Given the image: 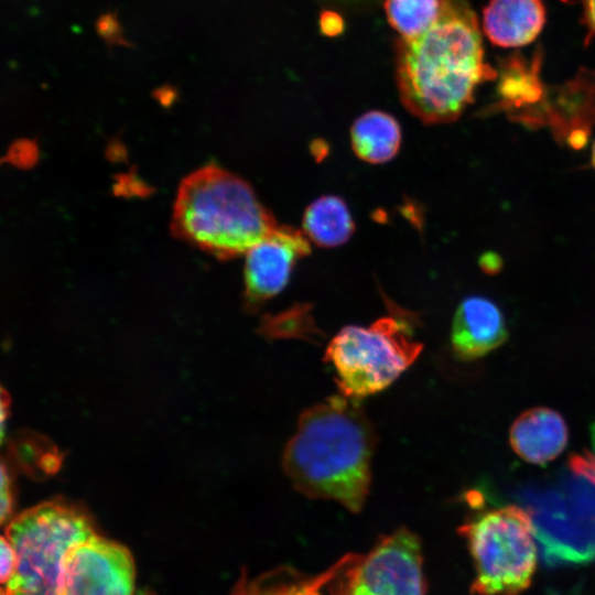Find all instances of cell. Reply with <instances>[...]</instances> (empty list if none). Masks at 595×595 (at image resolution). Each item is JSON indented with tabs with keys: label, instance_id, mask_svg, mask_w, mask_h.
Segmentation results:
<instances>
[{
	"label": "cell",
	"instance_id": "cell-11",
	"mask_svg": "<svg viewBox=\"0 0 595 595\" xmlns=\"http://www.w3.org/2000/svg\"><path fill=\"white\" fill-rule=\"evenodd\" d=\"M545 7L542 0H490L483 11V31L500 47L523 46L542 31Z\"/></svg>",
	"mask_w": 595,
	"mask_h": 595
},
{
	"label": "cell",
	"instance_id": "cell-6",
	"mask_svg": "<svg viewBox=\"0 0 595 595\" xmlns=\"http://www.w3.org/2000/svg\"><path fill=\"white\" fill-rule=\"evenodd\" d=\"M95 534L83 511L62 502L40 504L20 513L6 530L17 569L4 591L8 595H58L65 556Z\"/></svg>",
	"mask_w": 595,
	"mask_h": 595
},
{
	"label": "cell",
	"instance_id": "cell-7",
	"mask_svg": "<svg viewBox=\"0 0 595 595\" xmlns=\"http://www.w3.org/2000/svg\"><path fill=\"white\" fill-rule=\"evenodd\" d=\"M134 578L128 549L95 534L65 556L58 595H133Z\"/></svg>",
	"mask_w": 595,
	"mask_h": 595
},
{
	"label": "cell",
	"instance_id": "cell-8",
	"mask_svg": "<svg viewBox=\"0 0 595 595\" xmlns=\"http://www.w3.org/2000/svg\"><path fill=\"white\" fill-rule=\"evenodd\" d=\"M349 595H425L418 537L398 529L382 538L356 570Z\"/></svg>",
	"mask_w": 595,
	"mask_h": 595
},
{
	"label": "cell",
	"instance_id": "cell-5",
	"mask_svg": "<svg viewBox=\"0 0 595 595\" xmlns=\"http://www.w3.org/2000/svg\"><path fill=\"white\" fill-rule=\"evenodd\" d=\"M474 563L475 595H521L538 566L537 531L530 512L507 505L477 513L459 528Z\"/></svg>",
	"mask_w": 595,
	"mask_h": 595
},
{
	"label": "cell",
	"instance_id": "cell-1",
	"mask_svg": "<svg viewBox=\"0 0 595 595\" xmlns=\"http://www.w3.org/2000/svg\"><path fill=\"white\" fill-rule=\"evenodd\" d=\"M496 77L484 58L477 17L467 0H443L436 22L397 43V84L403 106L425 123L457 119L476 87Z\"/></svg>",
	"mask_w": 595,
	"mask_h": 595
},
{
	"label": "cell",
	"instance_id": "cell-4",
	"mask_svg": "<svg viewBox=\"0 0 595 595\" xmlns=\"http://www.w3.org/2000/svg\"><path fill=\"white\" fill-rule=\"evenodd\" d=\"M422 348L405 312L396 310V314L369 326H344L331 339L325 361L335 369L339 392L360 400L389 387L416 360Z\"/></svg>",
	"mask_w": 595,
	"mask_h": 595
},
{
	"label": "cell",
	"instance_id": "cell-10",
	"mask_svg": "<svg viewBox=\"0 0 595 595\" xmlns=\"http://www.w3.org/2000/svg\"><path fill=\"white\" fill-rule=\"evenodd\" d=\"M507 337L504 314L495 302L474 295L459 303L451 329L452 349L458 358L483 357L501 346Z\"/></svg>",
	"mask_w": 595,
	"mask_h": 595
},
{
	"label": "cell",
	"instance_id": "cell-14",
	"mask_svg": "<svg viewBox=\"0 0 595 595\" xmlns=\"http://www.w3.org/2000/svg\"><path fill=\"white\" fill-rule=\"evenodd\" d=\"M303 232L320 247L332 248L345 244L355 231L350 210L343 198L323 195L305 209Z\"/></svg>",
	"mask_w": 595,
	"mask_h": 595
},
{
	"label": "cell",
	"instance_id": "cell-2",
	"mask_svg": "<svg viewBox=\"0 0 595 595\" xmlns=\"http://www.w3.org/2000/svg\"><path fill=\"white\" fill-rule=\"evenodd\" d=\"M376 442L359 400L332 396L301 413L283 451V469L299 493L358 512L369 494Z\"/></svg>",
	"mask_w": 595,
	"mask_h": 595
},
{
	"label": "cell",
	"instance_id": "cell-13",
	"mask_svg": "<svg viewBox=\"0 0 595 595\" xmlns=\"http://www.w3.org/2000/svg\"><path fill=\"white\" fill-rule=\"evenodd\" d=\"M355 154L363 161L381 164L393 159L401 144V128L391 115L371 110L358 117L350 129Z\"/></svg>",
	"mask_w": 595,
	"mask_h": 595
},
{
	"label": "cell",
	"instance_id": "cell-16",
	"mask_svg": "<svg viewBox=\"0 0 595 595\" xmlns=\"http://www.w3.org/2000/svg\"><path fill=\"white\" fill-rule=\"evenodd\" d=\"M17 569V555L9 540L3 536L1 538V570L0 580L7 584Z\"/></svg>",
	"mask_w": 595,
	"mask_h": 595
},
{
	"label": "cell",
	"instance_id": "cell-21",
	"mask_svg": "<svg viewBox=\"0 0 595 595\" xmlns=\"http://www.w3.org/2000/svg\"><path fill=\"white\" fill-rule=\"evenodd\" d=\"M1 595H8V593L4 589H2Z\"/></svg>",
	"mask_w": 595,
	"mask_h": 595
},
{
	"label": "cell",
	"instance_id": "cell-15",
	"mask_svg": "<svg viewBox=\"0 0 595 595\" xmlns=\"http://www.w3.org/2000/svg\"><path fill=\"white\" fill-rule=\"evenodd\" d=\"M443 0H386L385 10L391 26L402 39H413L439 19Z\"/></svg>",
	"mask_w": 595,
	"mask_h": 595
},
{
	"label": "cell",
	"instance_id": "cell-19",
	"mask_svg": "<svg viewBox=\"0 0 595 595\" xmlns=\"http://www.w3.org/2000/svg\"><path fill=\"white\" fill-rule=\"evenodd\" d=\"M583 8V23L587 30L586 42L595 37V0H581Z\"/></svg>",
	"mask_w": 595,
	"mask_h": 595
},
{
	"label": "cell",
	"instance_id": "cell-17",
	"mask_svg": "<svg viewBox=\"0 0 595 595\" xmlns=\"http://www.w3.org/2000/svg\"><path fill=\"white\" fill-rule=\"evenodd\" d=\"M1 497H0V515H1V521L4 522L9 513L11 512L12 507V498H11V491H10V478L7 473V468L4 464H2L1 467Z\"/></svg>",
	"mask_w": 595,
	"mask_h": 595
},
{
	"label": "cell",
	"instance_id": "cell-18",
	"mask_svg": "<svg viewBox=\"0 0 595 595\" xmlns=\"http://www.w3.org/2000/svg\"><path fill=\"white\" fill-rule=\"evenodd\" d=\"M321 30L326 35H336L343 30V20L342 18L331 11H326L321 15Z\"/></svg>",
	"mask_w": 595,
	"mask_h": 595
},
{
	"label": "cell",
	"instance_id": "cell-9",
	"mask_svg": "<svg viewBox=\"0 0 595 595\" xmlns=\"http://www.w3.org/2000/svg\"><path fill=\"white\" fill-rule=\"evenodd\" d=\"M303 231L279 225L246 252L245 293L252 306L280 293L289 282L296 261L310 253Z\"/></svg>",
	"mask_w": 595,
	"mask_h": 595
},
{
	"label": "cell",
	"instance_id": "cell-20",
	"mask_svg": "<svg viewBox=\"0 0 595 595\" xmlns=\"http://www.w3.org/2000/svg\"><path fill=\"white\" fill-rule=\"evenodd\" d=\"M592 163H593V166L595 167V142L593 144V151H592Z\"/></svg>",
	"mask_w": 595,
	"mask_h": 595
},
{
	"label": "cell",
	"instance_id": "cell-12",
	"mask_svg": "<svg viewBox=\"0 0 595 595\" xmlns=\"http://www.w3.org/2000/svg\"><path fill=\"white\" fill-rule=\"evenodd\" d=\"M509 441L522 459L542 465L558 457L566 446L567 426L554 410L533 408L515 420Z\"/></svg>",
	"mask_w": 595,
	"mask_h": 595
},
{
	"label": "cell",
	"instance_id": "cell-3",
	"mask_svg": "<svg viewBox=\"0 0 595 595\" xmlns=\"http://www.w3.org/2000/svg\"><path fill=\"white\" fill-rule=\"evenodd\" d=\"M278 226L252 187L217 165L193 172L177 190L174 234L219 259L246 253Z\"/></svg>",
	"mask_w": 595,
	"mask_h": 595
}]
</instances>
